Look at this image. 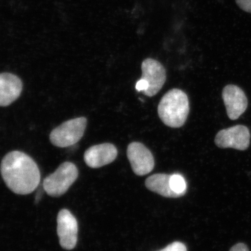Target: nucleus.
<instances>
[{"label":"nucleus","mask_w":251,"mask_h":251,"mask_svg":"<svg viewBox=\"0 0 251 251\" xmlns=\"http://www.w3.org/2000/svg\"><path fill=\"white\" fill-rule=\"evenodd\" d=\"M78 176L77 167L71 162H65L54 173L44 181V190L52 197H59L67 193Z\"/></svg>","instance_id":"nucleus-3"},{"label":"nucleus","mask_w":251,"mask_h":251,"mask_svg":"<svg viewBox=\"0 0 251 251\" xmlns=\"http://www.w3.org/2000/svg\"><path fill=\"white\" fill-rule=\"evenodd\" d=\"M190 106L188 96L182 90L173 89L158 104V114L163 123L171 128H180L187 120Z\"/></svg>","instance_id":"nucleus-2"},{"label":"nucleus","mask_w":251,"mask_h":251,"mask_svg":"<svg viewBox=\"0 0 251 251\" xmlns=\"http://www.w3.org/2000/svg\"><path fill=\"white\" fill-rule=\"evenodd\" d=\"M158 251H187V249L183 243L175 242L172 243L165 249Z\"/></svg>","instance_id":"nucleus-14"},{"label":"nucleus","mask_w":251,"mask_h":251,"mask_svg":"<svg viewBox=\"0 0 251 251\" xmlns=\"http://www.w3.org/2000/svg\"><path fill=\"white\" fill-rule=\"evenodd\" d=\"M1 174L7 187L18 195L32 193L41 181L40 171L35 161L19 151H11L4 157Z\"/></svg>","instance_id":"nucleus-1"},{"label":"nucleus","mask_w":251,"mask_h":251,"mask_svg":"<svg viewBox=\"0 0 251 251\" xmlns=\"http://www.w3.org/2000/svg\"><path fill=\"white\" fill-rule=\"evenodd\" d=\"M77 220L67 209H62L57 216V234L59 244L66 250H72L77 241Z\"/></svg>","instance_id":"nucleus-7"},{"label":"nucleus","mask_w":251,"mask_h":251,"mask_svg":"<svg viewBox=\"0 0 251 251\" xmlns=\"http://www.w3.org/2000/svg\"><path fill=\"white\" fill-rule=\"evenodd\" d=\"M127 157L135 175L144 176L153 171L155 162L152 153L143 144L132 143L127 148Z\"/></svg>","instance_id":"nucleus-6"},{"label":"nucleus","mask_w":251,"mask_h":251,"mask_svg":"<svg viewBox=\"0 0 251 251\" xmlns=\"http://www.w3.org/2000/svg\"><path fill=\"white\" fill-rule=\"evenodd\" d=\"M117 156L116 147L112 144L103 143L89 148L84 154V160L90 168H99L110 164Z\"/></svg>","instance_id":"nucleus-10"},{"label":"nucleus","mask_w":251,"mask_h":251,"mask_svg":"<svg viewBox=\"0 0 251 251\" xmlns=\"http://www.w3.org/2000/svg\"><path fill=\"white\" fill-rule=\"evenodd\" d=\"M171 175L155 174L149 176L145 181V186L150 191L161 195L163 197L177 198L181 196L172 190L170 180Z\"/></svg>","instance_id":"nucleus-12"},{"label":"nucleus","mask_w":251,"mask_h":251,"mask_svg":"<svg viewBox=\"0 0 251 251\" xmlns=\"http://www.w3.org/2000/svg\"><path fill=\"white\" fill-rule=\"evenodd\" d=\"M250 130L246 126L236 125L218 132L215 144L219 148H232L245 151L250 146Z\"/></svg>","instance_id":"nucleus-5"},{"label":"nucleus","mask_w":251,"mask_h":251,"mask_svg":"<svg viewBox=\"0 0 251 251\" xmlns=\"http://www.w3.org/2000/svg\"><path fill=\"white\" fill-rule=\"evenodd\" d=\"M229 251H249V249L245 244L239 243L232 247Z\"/></svg>","instance_id":"nucleus-17"},{"label":"nucleus","mask_w":251,"mask_h":251,"mask_svg":"<svg viewBox=\"0 0 251 251\" xmlns=\"http://www.w3.org/2000/svg\"><path fill=\"white\" fill-rule=\"evenodd\" d=\"M236 3L243 11L251 14V0H236Z\"/></svg>","instance_id":"nucleus-15"},{"label":"nucleus","mask_w":251,"mask_h":251,"mask_svg":"<svg viewBox=\"0 0 251 251\" xmlns=\"http://www.w3.org/2000/svg\"><path fill=\"white\" fill-rule=\"evenodd\" d=\"M135 88H136L138 92H143L144 93V92H146V91L148 90L149 85L148 82L144 80V79H140V80H138V82H137L136 85H135Z\"/></svg>","instance_id":"nucleus-16"},{"label":"nucleus","mask_w":251,"mask_h":251,"mask_svg":"<svg viewBox=\"0 0 251 251\" xmlns=\"http://www.w3.org/2000/svg\"><path fill=\"white\" fill-rule=\"evenodd\" d=\"M23 82L21 79L10 73L0 74V106L11 105L22 93Z\"/></svg>","instance_id":"nucleus-11"},{"label":"nucleus","mask_w":251,"mask_h":251,"mask_svg":"<svg viewBox=\"0 0 251 251\" xmlns=\"http://www.w3.org/2000/svg\"><path fill=\"white\" fill-rule=\"evenodd\" d=\"M142 79L148 82V90L144 92L145 95L151 97L161 90L166 81V71L161 63L156 59H145L142 64Z\"/></svg>","instance_id":"nucleus-8"},{"label":"nucleus","mask_w":251,"mask_h":251,"mask_svg":"<svg viewBox=\"0 0 251 251\" xmlns=\"http://www.w3.org/2000/svg\"><path fill=\"white\" fill-rule=\"evenodd\" d=\"M170 184H171L172 190L176 194L179 195L181 197L186 194V183L184 178L181 175H171Z\"/></svg>","instance_id":"nucleus-13"},{"label":"nucleus","mask_w":251,"mask_h":251,"mask_svg":"<svg viewBox=\"0 0 251 251\" xmlns=\"http://www.w3.org/2000/svg\"><path fill=\"white\" fill-rule=\"evenodd\" d=\"M87 123L85 117H77L64 122L51 132V143L58 148H67L75 145L83 137Z\"/></svg>","instance_id":"nucleus-4"},{"label":"nucleus","mask_w":251,"mask_h":251,"mask_svg":"<svg viewBox=\"0 0 251 251\" xmlns=\"http://www.w3.org/2000/svg\"><path fill=\"white\" fill-rule=\"evenodd\" d=\"M222 97L227 110V116L231 120H237L247 110V96L238 86L226 85L223 90Z\"/></svg>","instance_id":"nucleus-9"}]
</instances>
